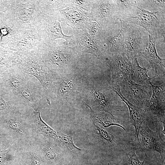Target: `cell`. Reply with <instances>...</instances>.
Returning a JSON list of instances; mask_svg holds the SVG:
<instances>
[{
    "label": "cell",
    "instance_id": "29",
    "mask_svg": "<svg viewBox=\"0 0 165 165\" xmlns=\"http://www.w3.org/2000/svg\"><path fill=\"white\" fill-rule=\"evenodd\" d=\"M93 131L95 138L103 146L112 149L117 147L119 141L112 134L96 124H94Z\"/></svg>",
    "mask_w": 165,
    "mask_h": 165
},
{
    "label": "cell",
    "instance_id": "7",
    "mask_svg": "<svg viewBox=\"0 0 165 165\" xmlns=\"http://www.w3.org/2000/svg\"><path fill=\"white\" fill-rule=\"evenodd\" d=\"M90 100L87 105L90 111L104 112L113 115L120 110V98L109 87L104 85L91 86L90 89Z\"/></svg>",
    "mask_w": 165,
    "mask_h": 165
},
{
    "label": "cell",
    "instance_id": "37",
    "mask_svg": "<svg viewBox=\"0 0 165 165\" xmlns=\"http://www.w3.org/2000/svg\"><path fill=\"white\" fill-rule=\"evenodd\" d=\"M72 4L78 6L87 11L91 13L93 3V0H70Z\"/></svg>",
    "mask_w": 165,
    "mask_h": 165
},
{
    "label": "cell",
    "instance_id": "18",
    "mask_svg": "<svg viewBox=\"0 0 165 165\" xmlns=\"http://www.w3.org/2000/svg\"><path fill=\"white\" fill-rule=\"evenodd\" d=\"M66 24L75 30H87L94 21L91 14L83 9L72 4L70 0L65 6L58 10Z\"/></svg>",
    "mask_w": 165,
    "mask_h": 165
},
{
    "label": "cell",
    "instance_id": "15",
    "mask_svg": "<svg viewBox=\"0 0 165 165\" xmlns=\"http://www.w3.org/2000/svg\"><path fill=\"white\" fill-rule=\"evenodd\" d=\"M81 82L73 73L57 79L48 94L52 95L59 104L65 100L72 99L80 93Z\"/></svg>",
    "mask_w": 165,
    "mask_h": 165
},
{
    "label": "cell",
    "instance_id": "25",
    "mask_svg": "<svg viewBox=\"0 0 165 165\" xmlns=\"http://www.w3.org/2000/svg\"><path fill=\"white\" fill-rule=\"evenodd\" d=\"M149 42L147 47L143 52L139 53L138 55L145 58L148 62L153 72L157 73L159 65L162 70L165 69V59L161 58L158 55L156 47V42L149 34Z\"/></svg>",
    "mask_w": 165,
    "mask_h": 165
},
{
    "label": "cell",
    "instance_id": "31",
    "mask_svg": "<svg viewBox=\"0 0 165 165\" xmlns=\"http://www.w3.org/2000/svg\"><path fill=\"white\" fill-rule=\"evenodd\" d=\"M18 160V145L14 143L0 151V165H15Z\"/></svg>",
    "mask_w": 165,
    "mask_h": 165
},
{
    "label": "cell",
    "instance_id": "12",
    "mask_svg": "<svg viewBox=\"0 0 165 165\" xmlns=\"http://www.w3.org/2000/svg\"><path fill=\"white\" fill-rule=\"evenodd\" d=\"M16 96L21 103L35 112L40 111L46 101V96L41 84L31 75Z\"/></svg>",
    "mask_w": 165,
    "mask_h": 165
},
{
    "label": "cell",
    "instance_id": "3",
    "mask_svg": "<svg viewBox=\"0 0 165 165\" xmlns=\"http://www.w3.org/2000/svg\"><path fill=\"white\" fill-rule=\"evenodd\" d=\"M28 114H15L0 119V125L17 145L31 142L36 134Z\"/></svg>",
    "mask_w": 165,
    "mask_h": 165
},
{
    "label": "cell",
    "instance_id": "34",
    "mask_svg": "<svg viewBox=\"0 0 165 165\" xmlns=\"http://www.w3.org/2000/svg\"><path fill=\"white\" fill-rule=\"evenodd\" d=\"M136 150L133 146L130 149L126 150L123 157V165H144L145 161L147 157L145 153V157L143 162L141 161L135 152Z\"/></svg>",
    "mask_w": 165,
    "mask_h": 165
},
{
    "label": "cell",
    "instance_id": "17",
    "mask_svg": "<svg viewBox=\"0 0 165 165\" xmlns=\"http://www.w3.org/2000/svg\"><path fill=\"white\" fill-rule=\"evenodd\" d=\"M151 96L144 105L143 109L147 119L160 122L165 118V84L155 86L151 83Z\"/></svg>",
    "mask_w": 165,
    "mask_h": 165
},
{
    "label": "cell",
    "instance_id": "14",
    "mask_svg": "<svg viewBox=\"0 0 165 165\" xmlns=\"http://www.w3.org/2000/svg\"><path fill=\"white\" fill-rule=\"evenodd\" d=\"M87 30H75L71 41L68 44L79 52L91 53L106 63L108 57L99 40L92 39Z\"/></svg>",
    "mask_w": 165,
    "mask_h": 165
},
{
    "label": "cell",
    "instance_id": "9",
    "mask_svg": "<svg viewBox=\"0 0 165 165\" xmlns=\"http://www.w3.org/2000/svg\"><path fill=\"white\" fill-rule=\"evenodd\" d=\"M48 165L56 163L68 156L73 157L68 152L58 138L37 134L32 142Z\"/></svg>",
    "mask_w": 165,
    "mask_h": 165
},
{
    "label": "cell",
    "instance_id": "1",
    "mask_svg": "<svg viewBox=\"0 0 165 165\" xmlns=\"http://www.w3.org/2000/svg\"><path fill=\"white\" fill-rule=\"evenodd\" d=\"M38 51L43 63L56 79L73 73L80 53L66 41L59 39L43 43Z\"/></svg>",
    "mask_w": 165,
    "mask_h": 165
},
{
    "label": "cell",
    "instance_id": "35",
    "mask_svg": "<svg viewBox=\"0 0 165 165\" xmlns=\"http://www.w3.org/2000/svg\"><path fill=\"white\" fill-rule=\"evenodd\" d=\"M137 3L138 4L141 8L144 6L147 8L152 9L156 11H165V0H136Z\"/></svg>",
    "mask_w": 165,
    "mask_h": 165
},
{
    "label": "cell",
    "instance_id": "40",
    "mask_svg": "<svg viewBox=\"0 0 165 165\" xmlns=\"http://www.w3.org/2000/svg\"><path fill=\"white\" fill-rule=\"evenodd\" d=\"M15 165H24L22 163H21L19 160Z\"/></svg>",
    "mask_w": 165,
    "mask_h": 165
},
{
    "label": "cell",
    "instance_id": "20",
    "mask_svg": "<svg viewBox=\"0 0 165 165\" xmlns=\"http://www.w3.org/2000/svg\"><path fill=\"white\" fill-rule=\"evenodd\" d=\"M109 88L115 92L120 98L121 101H123L128 106L130 116V120L127 122L135 128V133L133 135L134 140L133 145L136 147L140 143L139 132L141 126L146 118L145 111L130 102L122 94L119 86L118 84H111Z\"/></svg>",
    "mask_w": 165,
    "mask_h": 165
},
{
    "label": "cell",
    "instance_id": "23",
    "mask_svg": "<svg viewBox=\"0 0 165 165\" xmlns=\"http://www.w3.org/2000/svg\"><path fill=\"white\" fill-rule=\"evenodd\" d=\"M17 145L18 159L24 165H48L32 142Z\"/></svg>",
    "mask_w": 165,
    "mask_h": 165
},
{
    "label": "cell",
    "instance_id": "6",
    "mask_svg": "<svg viewBox=\"0 0 165 165\" xmlns=\"http://www.w3.org/2000/svg\"><path fill=\"white\" fill-rule=\"evenodd\" d=\"M43 43L35 30L29 24H25L16 29L6 45L8 49L18 55L38 50Z\"/></svg>",
    "mask_w": 165,
    "mask_h": 165
},
{
    "label": "cell",
    "instance_id": "41",
    "mask_svg": "<svg viewBox=\"0 0 165 165\" xmlns=\"http://www.w3.org/2000/svg\"></svg>",
    "mask_w": 165,
    "mask_h": 165
},
{
    "label": "cell",
    "instance_id": "10",
    "mask_svg": "<svg viewBox=\"0 0 165 165\" xmlns=\"http://www.w3.org/2000/svg\"><path fill=\"white\" fill-rule=\"evenodd\" d=\"M124 24V26L122 25L124 42L127 48L125 54L131 62L137 57L139 53L143 51L147 47V41L144 40V38L147 37L148 34L143 28L138 25L132 24Z\"/></svg>",
    "mask_w": 165,
    "mask_h": 165
},
{
    "label": "cell",
    "instance_id": "32",
    "mask_svg": "<svg viewBox=\"0 0 165 165\" xmlns=\"http://www.w3.org/2000/svg\"><path fill=\"white\" fill-rule=\"evenodd\" d=\"M57 135L61 143L72 157L74 155H82L86 153L85 149L80 148L75 145L72 136L60 132H57Z\"/></svg>",
    "mask_w": 165,
    "mask_h": 165
},
{
    "label": "cell",
    "instance_id": "27",
    "mask_svg": "<svg viewBox=\"0 0 165 165\" xmlns=\"http://www.w3.org/2000/svg\"><path fill=\"white\" fill-rule=\"evenodd\" d=\"M132 68L129 76L130 79L134 83L141 85H151L152 79L157 77L158 75L149 77L148 74V68L141 67L138 61L137 57L131 61Z\"/></svg>",
    "mask_w": 165,
    "mask_h": 165
},
{
    "label": "cell",
    "instance_id": "33",
    "mask_svg": "<svg viewBox=\"0 0 165 165\" xmlns=\"http://www.w3.org/2000/svg\"><path fill=\"white\" fill-rule=\"evenodd\" d=\"M67 0H36L37 6L41 12L48 13L58 11L64 7Z\"/></svg>",
    "mask_w": 165,
    "mask_h": 165
},
{
    "label": "cell",
    "instance_id": "21",
    "mask_svg": "<svg viewBox=\"0 0 165 165\" xmlns=\"http://www.w3.org/2000/svg\"><path fill=\"white\" fill-rule=\"evenodd\" d=\"M33 111L21 103L16 95L7 90L0 82V119L13 114L30 113Z\"/></svg>",
    "mask_w": 165,
    "mask_h": 165
},
{
    "label": "cell",
    "instance_id": "4",
    "mask_svg": "<svg viewBox=\"0 0 165 165\" xmlns=\"http://www.w3.org/2000/svg\"><path fill=\"white\" fill-rule=\"evenodd\" d=\"M18 64L25 73L39 81L46 94L50 91L57 79L43 63L38 50L19 54Z\"/></svg>",
    "mask_w": 165,
    "mask_h": 165
},
{
    "label": "cell",
    "instance_id": "2",
    "mask_svg": "<svg viewBox=\"0 0 165 165\" xmlns=\"http://www.w3.org/2000/svg\"><path fill=\"white\" fill-rule=\"evenodd\" d=\"M63 21L64 20L58 11L44 13L37 6L30 24L38 32L43 43L61 38L68 44L72 40V35L67 36L63 34L60 25Z\"/></svg>",
    "mask_w": 165,
    "mask_h": 165
},
{
    "label": "cell",
    "instance_id": "39",
    "mask_svg": "<svg viewBox=\"0 0 165 165\" xmlns=\"http://www.w3.org/2000/svg\"><path fill=\"white\" fill-rule=\"evenodd\" d=\"M73 157L68 156L51 165H73Z\"/></svg>",
    "mask_w": 165,
    "mask_h": 165
},
{
    "label": "cell",
    "instance_id": "16",
    "mask_svg": "<svg viewBox=\"0 0 165 165\" xmlns=\"http://www.w3.org/2000/svg\"><path fill=\"white\" fill-rule=\"evenodd\" d=\"M123 95L130 102L143 109L152 94L151 85H141L133 82L129 76L123 79L119 84Z\"/></svg>",
    "mask_w": 165,
    "mask_h": 165
},
{
    "label": "cell",
    "instance_id": "5",
    "mask_svg": "<svg viewBox=\"0 0 165 165\" xmlns=\"http://www.w3.org/2000/svg\"><path fill=\"white\" fill-rule=\"evenodd\" d=\"M139 9L141 12L138 15L120 20L122 23L139 26L152 37L155 42L161 39L164 42L165 11H149L139 7Z\"/></svg>",
    "mask_w": 165,
    "mask_h": 165
},
{
    "label": "cell",
    "instance_id": "28",
    "mask_svg": "<svg viewBox=\"0 0 165 165\" xmlns=\"http://www.w3.org/2000/svg\"><path fill=\"white\" fill-rule=\"evenodd\" d=\"M118 7L119 20L136 16L141 12L136 0H116Z\"/></svg>",
    "mask_w": 165,
    "mask_h": 165
},
{
    "label": "cell",
    "instance_id": "24",
    "mask_svg": "<svg viewBox=\"0 0 165 165\" xmlns=\"http://www.w3.org/2000/svg\"><path fill=\"white\" fill-rule=\"evenodd\" d=\"M102 33H104V34L99 40L101 41L108 58L116 53H125L126 48L124 42L123 28L121 22L120 31L114 35Z\"/></svg>",
    "mask_w": 165,
    "mask_h": 165
},
{
    "label": "cell",
    "instance_id": "22",
    "mask_svg": "<svg viewBox=\"0 0 165 165\" xmlns=\"http://www.w3.org/2000/svg\"><path fill=\"white\" fill-rule=\"evenodd\" d=\"M106 63L111 72L112 83L119 84L130 74L132 62L124 53L114 54L108 58Z\"/></svg>",
    "mask_w": 165,
    "mask_h": 165
},
{
    "label": "cell",
    "instance_id": "36",
    "mask_svg": "<svg viewBox=\"0 0 165 165\" xmlns=\"http://www.w3.org/2000/svg\"><path fill=\"white\" fill-rule=\"evenodd\" d=\"M13 143L10 136L0 125V151L8 148Z\"/></svg>",
    "mask_w": 165,
    "mask_h": 165
},
{
    "label": "cell",
    "instance_id": "26",
    "mask_svg": "<svg viewBox=\"0 0 165 165\" xmlns=\"http://www.w3.org/2000/svg\"><path fill=\"white\" fill-rule=\"evenodd\" d=\"M90 117L93 124L98 123L105 127L112 126H119L127 132L124 124L126 122L120 120L113 115L104 112L91 111Z\"/></svg>",
    "mask_w": 165,
    "mask_h": 165
},
{
    "label": "cell",
    "instance_id": "11",
    "mask_svg": "<svg viewBox=\"0 0 165 165\" xmlns=\"http://www.w3.org/2000/svg\"><path fill=\"white\" fill-rule=\"evenodd\" d=\"M36 7V0L9 1L7 9L8 24L14 29L25 24H30Z\"/></svg>",
    "mask_w": 165,
    "mask_h": 165
},
{
    "label": "cell",
    "instance_id": "19",
    "mask_svg": "<svg viewBox=\"0 0 165 165\" xmlns=\"http://www.w3.org/2000/svg\"><path fill=\"white\" fill-rule=\"evenodd\" d=\"M30 76L17 64L0 74V82L7 90L16 95L25 85Z\"/></svg>",
    "mask_w": 165,
    "mask_h": 165
},
{
    "label": "cell",
    "instance_id": "30",
    "mask_svg": "<svg viewBox=\"0 0 165 165\" xmlns=\"http://www.w3.org/2000/svg\"><path fill=\"white\" fill-rule=\"evenodd\" d=\"M30 119L36 134L48 136L54 139L57 137V132L42 120L40 110L37 112L33 110L30 116Z\"/></svg>",
    "mask_w": 165,
    "mask_h": 165
},
{
    "label": "cell",
    "instance_id": "13",
    "mask_svg": "<svg viewBox=\"0 0 165 165\" xmlns=\"http://www.w3.org/2000/svg\"><path fill=\"white\" fill-rule=\"evenodd\" d=\"M156 123L155 131L149 127L146 122L142 125L139 132L141 136V141L135 148L142 151L152 150L157 152L161 156L158 164L163 165L165 160V143L161 136L160 123Z\"/></svg>",
    "mask_w": 165,
    "mask_h": 165
},
{
    "label": "cell",
    "instance_id": "38",
    "mask_svg": "<svg viewBox=\"0 0 165 165\" xmlns=\"http://www.w3.org/2000/svg\"><path fill=\"white\" fill-rule=\"evenodd\" d=\"M100 28L98 24L95 22L93 21L89 25L87 30L90 37L93 39L95 38V35L97 31Z\"/></svg>",
    "mask_w": 165,
    "mask_h": 165
},
{
    "label": "cell",
    "instance_id": "8",
    "mask_svg": "<svg viewBox=\"0 0 165 165\" xmlns=\"http://www.w3.org/2000/svg\"><path fill=\"white\" fill-rule=\"evenodd\" d=\"M91 14L102 32H110L119 20L116 0H93Z\"/></svg>",
    "mask_w": 165,
    "mask_h": 165
}]
</instances>
